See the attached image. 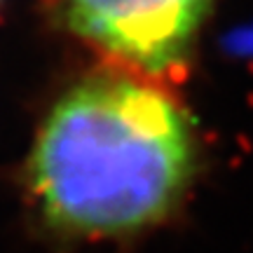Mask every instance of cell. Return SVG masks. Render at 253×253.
<instances>
[{
    "label": "cell",
    "mask_w": 253,
    "mask_h": 253,
    "mask_svg": "<svg viewBox=\"0 0 253 253\" xmlns=\"http://www.w3.org/2000/svg\"><path fill=\"white\" fill-rule=\"evenodd\" d=\"M197 167V129L178 96L164 82L106 66L47 110L26 178L49 235L120 242L176 216Z\"/></svg>",
    "instance_id": "6da1fadb"
},
{
    "label": "cell",
    "mask_w": 253,
    "mask_h": 253,
    "mask_svg": "<svg viewBox=\"0 0 253 253\" xmlns=\"http://www.w3.org/2000/svg\"><path fill=\"white\" fill-rule=\"evenodd\" d=\"M71 36L113 68L171 84L188 71L213 0H49Z\"/></svg>",
    "instance_id": "7a4b0ae2"
}]
</instances>
